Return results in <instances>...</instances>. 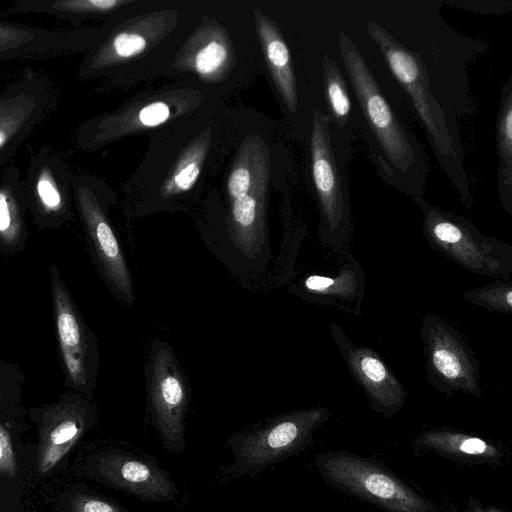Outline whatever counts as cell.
I'll return each mask as SVG.
<instances>
[{
  "instance_id": "obj_1",
  "label": "cell",
  "mask_w": 512,
  "mask_h": 512,
  "mask_svg": "<svg viewBox=\"0 0 512 512\" xmlns=\"http://www.w3.org/2000/svg\"><path fill=\"white\" fill-rule=\"evenodd\" d=\"M337 48L354 99L358 134L377 175L416 204L424 198L428 177V161L419 139L355 41L340 32Z\"/></svg>"
},
{
  "instance_id": "obj_2",
  "label": "cell",
  "mask_w": 512,
  "mask_h": 512,
  "mask_svg": "<svg viewBox=\"0 0 512 512\" xmlns=\"http://www.w3.org/2000/svg\"><path fill=\"white\" fill-rule=\"evenodd\" d=\"M367 33L382 55L410 112L424 132L440 168L470 209L473 196L465 168V153L457 115L436 97L426 67L419 54L378 20L367 22Z\"/></svg>"
},
{
  "instance_id": "obj_3",
  "label": "cell",
  "mask_w": 512,
  "mask_h": 512,
  "mask_svg": "<svg viewBox=\"0 0 512 512\" xmlns=\"http://www.w3.org/2000/svg\"><path fill=\"white\" fill-rule=\"evenodd\" d=\"M354 142L332 126L318 106L307 136L309 181L319 209L322 245L342 249L352 233L349 165Z\"/></svg>"
},
{
  "instance_id": "obj_4",
  "label": "cell",
  "mask_w": 512,
  "mask_h": 512,
  "mask_svg": "<svg viewBox=\"0 0 512 512\" xmlns=\"http://www.w3.org/2000/svg\"><path fill=\"white\" fill-rule=\"evenodd\" d=\"M416 205L422 212L424 236L433 249L471 273L510 281V244L482 233L468 218L425 198Z\"/></svg>"
},
{
  "instance_id": "obj_5",
  "label": "cell",
  "mask_w": 512,
  "mask_h": 512,
  "mask_svg": "<svg viewBox=\"0 0 512 512\" xmlns=\"http://www.w3.org/2000/svg\"><path fill=\"white\" fill-rule=\"evenodd\" d=\"M316 463L331 485L388 512H438L433 503L369 459L341 451L318 455Z\"/></svg>"
},
{
  "instance_id": "obj_6",
  "label": "cell",
  "mask_w": 512,
  "mask_h": 512,
  "mask_svg": "<svg viewBox=\"0 0 512 512\" xmlns=\"http://www.w3.org/2000/svg\"><path fill=\"white\" fill-rule=\"evenodd\" d=\"M329 417L328 408L316 406L286 413L260 427L235 433L227 441L233 462L224 473H253L296 452Z\"/></svg>"
},
{
  "instance_id": "obj_7",
  "label": "cell",
  "mask_w": 512,
  "mask_h": 512,
  "mask_svg": "<svg viewBox=\"0 0 512 512\" xmlns=\"http://www.w3.org/2000/svg\"><path fill=\"white\" fill-rule=\"evenodd\" d=\"M420 337L429 383L445 394L481 396L480 369L475 353L462 335L440 316L425 313Z\"/></svg>"
},
{
  "instance_id": "obj_8",
  "label": "cell",
  "mask_w": 512,
  "mask_h": 512,
  "mask_svg": "<svg viewBox=\"0 0 512 512\" xmlns=\"http://www.w3.org/2000/svg\"><path fill=\"white\" fill-rule=\"evenodd\" d=\"M147 399L152 423L163 447L174 453L185 449L184 419L188 392L178 363L170 347L160 341L152 343Z\"/></svg>"
},
{
  "instance_id": "obj_9",
  "label": "cell",
  "mask_w": 512,
  "mask_h": 512,
  "mask_svg": "<svg viewBox=\"0 0 512 512\" xmlns=\"http://www.w3.org/2000/svg\"><path fill=\"white\" fill-rule=\"evenodd\" d=\"M56 105V89L35 71L9 83L0 92V168Z\"/></svg>"
},
{
  "instance_id": "obj_10",
  "label": "cell",
  "mask_w": 512,
  "mask_h": 512,
  "mask_svg": "<svg viewBox=\"0 0 512 512\" xmlns=\"http://www.w3.org/2000/svg\"><path fill=\"white\" fill-rule=\"evenodd\" d=\"M23 191L37 225L57 226L69 219L72 175L66 159L50 145L30 154Z\"/></svg>"
},
{
  "instance_id": "obj_11",
  "label": "cell",
  "mask_w": 512,
  "mask_h": 512,
  "mask_svg": "<svg viewBox=\"0 0 512 512\" xmlns=\"http://www.w3.org/2000/svg\"><path fill=\"white\" fill-rule=\"evenodd\" d=\"M51 286L57 337L67 378L75 389L88 392L93 387L98 364L95 340L57 270L53 271Z\"/></svg>"
},
{
  "instance_id": "obj_12",
  "label": "cell",
  "mask_w": 512,
  "mask_h": 512,
  "mask_svg": "<svg viewBox=\"0 0 512 512\" xmlns=\"http://www.w3.org/2000/svg\"><path fill=\"white\" fill-rule=\"evenodd\" d=\"M329 334L372 408L388 418L398 413L407 394L382 357L371 347L356 345L337 323H330Z\"/></svg>"
},
{
  "instance_id": "obj_13",
  "label": "cell",
  "mask_w": 512,
  "mask_h": 512,
  "mask_svg": "<svg viewBox=\"0 0 512 512\" xmlns=\"http://www.w3.org/2000/svg\"><path fill=\"white\" fill-rule=\"evenodd\" d=\"M72 194L105 276L119 297L131 304L134 300L131 275L102 209L96 183L86 176L74 175Z\"/></svg>"
},
{
  "instance_id": "obj_14",
  "label": "cell",
  "mask_w": 512,
  "mask_h": 512,
  "mask_svg": "<svg viewBox=\"0 0 512 512\" xmlns=\"http://www.w3.org/2000/svg\"><path fill=\"white\" fill-rule=\"evenodd\" d=\"M94 466L103 482L143 501L167 502L179 493L166 471L126 450L112 449L101 453Z\"/></svg>"
},
{
  "instance_id": "obj_15",
  "label": "cell",
  "mask_w": 512,
  "mask_h": 512,
  "mask_svg": "<svg viewBox=\"0 0 512 512\" xmlns=\"http://www.w3.org/2000/svg\"><path fill=\"white\" fill-rule=\"evenodd\" d=\"M91 40L84 30H53L0 18V61L66 56L86 49Z\"/></svg>"
},
{
  "instance_id": "obj_16",
  "label": "cell",
  "mask_w": 512,
  "mask_h": 512,
  "mask_svg": "<svg viewBox=\"0 0 512 512\" xmlns=\"http://www.w3.org/2000/svg\"><path fill=\"white\" fill-rule=\"evenodd\" d=\"M365 280L366 274L360 262L352 254H347L335 274L308 275L297 285L296 293L311 303L361 316Z\"/></svg>"
},
{
  "instance_id": "obj_17",
  "label": "cell",
  "mask_w": 512,
  "mask_h": 512,
  "mask_svg": "<svg viewBox=\"0 0 512 512\" xmlns=\"http://www.w3.org/2000/svg\"><path fill=\"white\" fill-rule=\"evenodd\" d=\"M92 412L81 399L69 400L49 410L40 432L38 470L49 472L67 454L88 427Z\"/></svg>"
},
{
  "instance_id": "obj_18",
  "label": "cell",
  "mask_w": 512,
  "mask_h": 512,
  "mask_svg": "<svg viewBox=\"0 0 512 512\" xmlns=\"http://www.w3.org/2000/svg\"><path fill=\"white\" fill-rule=\"evenodd\" d=\"M322 108L330 123L345 138L355 142L358 136L356 108L346 75L338 62L324 55L321 62Z\"/></svg>"
},
{
  "instance_id": "obj_19",
  "label": "cell",
  "mask_w": 512,
  "mask_h": 512,
  "mask_svg": "<svg viewBox=\"0 0 512 512\" xmlns=\"http://www.w3.org/2000/svg\"><path fill=\"white\" fill-rule=\"evenodd\" d=\"M497 193L502 208L512 216V76L504 83L496 118Z\"/></svg>"
},
{
  "instance_id": "obj_20",
  "label": "cell",
  "mask_w": 512,
  "mask_h": 512,
  "mask_svg": "<svg viewBox=\"0 0 512 512\" xmlns=\"http://www.w3.org/2000/svg\"><path fill=\"white\" fill-rule=\"evenodd\" d=\"M416 444L457 460L495 461L500 457V450L483 439L447 428L422 432Z\"/></svg>"
},
{
  "instance_id": "obj_21",
  "label": "cell",
  "mask_w": 512,
  "mask_h": 512,
  "mask_svg": "<svg viewBox=\"0 0 512 512\" xmlns=\"http://www.w3.org/2000/svg\"><path fill=\"white\" fill-rule=\"evenodd\" d=\"M27 209L18 167L7 166L0 176V243L18 244L25 234Z\"/></svg>"
},
{
  "instance_id": "obj_22",
  "label": "cell",
  "mask_w": 512,
  "mask_h": 512,
  "mask_svg": "<svg viewBox=\"0 0 512 512\" xmlns=\"http://www.w3.org/2000/svg\"><path fill=\"white\" fill-rule=\"evenodd\" d=\"M126 2L119 0H15L4 14H44L77 24L79 21L102 16Z\"/></svg>"
},
{
  "instance_id": "obj_23",
  "label": "cell",
  "mask_w": 512,
  "mask_h": 512,
  "mask_svg": "<svg viewBox=\"0 0 512 512\" xmlns=\"http://www.w3.org/2000/svg\"><path fill=\"white\" fill-rule=\"evenodd\" d=\"M261 36L273 77L284 104L288 111L295 115L302 104L288 46L278 31L269 23H264L262 26Z\"/></svg>"
},
{
  "instance_id": "obj_24",
  "label": "cell",
  "mask_w": 512,
  "mask_h": 512,
  "mask_svg": "<svg viewBox=\"0 0 512 512\" xmlns=\"http://www.w3.org/2000/svg\"><path fill=\"white\" fill-rule=\"evenodd\" d=\"M463 297L475 306L490 312L512 314V283L495 279L492 283L463 292Z\"/></svg>"
},
{
  "instance_id": "obj_25",
  "label": "cell",
  "mask_w": 512,
  "mask_h": 512,
  "mask_svg": "<svg viewBox=\"0 0 512 512\" xmlns=\"http://www.w3.org/2000/svg\"><path fill=\"white\" fill-rule=\"evenodd\" d=\"M226 57V48L219 42L213 41L198 52L195 67L201 74H210L223 64Z\"/></svg>"
},
{
  "instance_id": "obj_26",
  "label": "cell",
  "mask_w": 512,
  "mask_h": 512,
  "mask_svg": "<svg viewBox=\"0 0 512 512\" xmlns=\"http://www.w3.org/2000/svg\"><path fill=\"white\" fill-rule=\"evenodd\" d=\"M112 47L119 57H130L145 49L146 40L139 34L121 32L113 38Z\"/></svg>"
},
{
  "instance_id": "obj_27",
  "label": "cell",
  "mask_w": 512,
  "mask_h": 512,
  "mask_svg": "<svg viewBox=\"0 0 512 512\" xmlns=\"http://www.w3.org/2000/svg\"><path fill=\"white\" fill-rule=\"evenodd\" d=\"M71 512H123L117 505L94 496L80 495L74 498Z\"/></svg>"
},
{
  "instance_id": "obj_28",
  "label": "cell",
  "mask_w": 512,
  "mask_h": 512,
  "mask_svg": "<svg viewBox=\"0 0 512 512\" xmlns=\"http://www.w3.org/2000/svg\"><path fill=\"white\" fill-rule=\"evenodd\" d=\"M17 472V463L8 432L0 424V474L13 477Z\"/></svg>"
},
{
  "instance_id": "obj_29",
  "label": "cell",
  "mask_w": 512,
  "mask_h": 512,
  "mask_svg": "<svg viewBox=\"0 0 512 512\" xmlns=\"http://www.w3.org/2000/svg\"><path fill=\"white\" fill-rule=\"evenodd\" d=\"M170 116L169 108L162 102L145 106L139 113V120L145 126H157Z\"/></svg>"
},
{
  "instance_id": "obj_30",
  "label": "cell",
  "mask_w": 512,
  "mask_h": 512,
  "mask_svg": "<svg viewBox=\"0 0 512 512\" xmlns=\"http://www.w3.org/2000/svg\"><path fill=\"white\" fill-rule=\"evenodd\" d=\"M251 176L246 168H238L232 172L228 180V191L232 199L247 194L250 190Z\"/></svg>"
},
{
  "instance_id": "obj_31",
  "label": "cell",
  "mask_w": 512,
  "mask_h": 512,
  "mask_svg": "<svg viewBox=\"0 0 512 512\" xmlns=\"http://www.w3.org/2000/svg\"><path fill=\"white\" fill-rule=\"evenodd\" d=\"M200 168L197 162L187 163L174 176V183L182 191L189 190L196 182Z\"/></svg>"
},
{
  "instance_id": "obj_32",
  "label": "cell",
  "mask_w": 512,
  "mask_h": 512,
  "mask_svg": "<svg viewBox=\"0 0 512 512\" xmlns=\"http://www.w3.org/2000/svg\"><path fill=\"white\" fill-rule=\"evenodd\" d=\"M473 512H501L497 509H475Z\"/></svg>"
}]
</instances>
